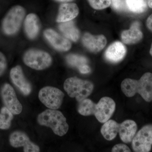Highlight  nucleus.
Returning a JSON list of instances; mask_svg holds the SVG:
<instances>
[{
  "label": "nucleus",
  "instance_id": "1",
  "mask_svg": "<svg viewBox=\"0 0 152 152\" xmlns=\"http://www.w3.org/2000/svg\"><path fill=\"white\" fill-rule=\"evenodd\" d=\"M115 101L109 97H104L96 104L90 99H86L79 102L77 111L82 115H94L101 123L108 121L115 110Z\"/></svg>",
  "mask_w": 152,
  "mask_h": 152
},
{
  "label": "nucleus",
  "instance_id": "2",
  "mask_svg": "<svg viewBox=\"0 0 152 152\" xmlns=\"http://www.w3.org/2000/svg\"><path fill=\"white\" fill-rule=\"evenodd\" d=\"M121 88L123 93L128 97H132L139 94L146 102L152 101V74H144L138 80L129 78L122 82Z\"/></svg>",
  "mask_w": 152,
  "mask_h": 152
},
{
  "label": "nucleus",
  "instance_id": "3",
  "mask_svg": "<svg viewBox=\"0 0 152 152\" xmlns=\"http://www.w3.org/2000/svg\"><path fill=\"white\" fill-rule=\"evenodd\" d=\"M38 123L41 126L51 128L57 135H65L69 130L66 119L60 111L48 109L38 115Z\"/></svg>",
  "mask_w": 152,
  "mask_h": 152
},
{
  "label": "nucleus",
  "instance_id": "4",
  "mask_svg": "<svg viewBox=\"0 0 152 152\" xmlns=\"http://www.w3.org/2000/svg\"><path fill=\"white\" fill-rule=\"evenodd\" d=\"M64 88L71 98H75L78 102L86 99L92 93L94 84L91 82L76 77L67 79Z\"/></svg>",
  "mask_w": 152,
  "mask_h": 152
},
{
  "label": "nucleus",
  "instance_id": "5",
  "mask_svg": "<svg viewBox=\"0 0 152 152\" xmlns=\"http://www.w3.org/2000/svg\"><path fill=\"white\" fill-rule=\"evenodd\" d=\"M25 64L36 70H42L51 65L53 59L48 53L38 49L28 50L23 56Z\"/></svg>",
  "mask_w": 152,
  "mask_h": 152
},
{
  "label": "nucleus",
  "instance_id": "6",
  "mask_svg": "<svg viewBox=\"0 0 152 152\" xmlns=\"http://www.w3.org/2000/svg\"><path fill=\"white\" fill-rule=\"evenodd\" d=\"M26 14L25 9L22 6H14L7 13L2 23L3 31L7 35L16 34L24 19Z\"/></svg>",
  "mask_w": 152,
  "mask_h": 152
},
{
  "label": "nucleus",
  "instance_id": "7",
  "mask_svg": "<svg viewBox=\"0 0 152 152\" xmlns=\"http://www.w3.org/2000/svg\"><path fill=\"white\" fill-rule=\"evenodd\" d=\"M64 94L55 87L46 86L40 90L39 98L41 102L49 109L57 110L62 104Z\"/></svg>",
  "mask_w": 152,
  "mask_h": 152
},
{
  "label": "nucleus",
  "instance_id": "8",
  "mask_svg": "<svg viewBox=\"0 0 152 152\" xmlns=\"http://www.w3.org/2000/svg\"><path fill=\"white\" fill-rule=\"evenodd\" d=\"M132 147L136 152H148L152 145V124L144 126L134 137Z\"/></svg>",
  "mask_w": 152,
  "mask_h": 152
},
{
  "label": "nucleus",
  "instance_id": "9",
  "mask_svg": "<svg viewBox=\"0 0 152 152\" xmlns=\"http://www.w3.org/2000/svg\"><path fill=\"white\" fill-rule=\"evenodd\" d=\"M1 94L3 103L13 115H19L23 110V106L17 98L12 87L8 83L5 84L1 89Z\"/></svg>",
  "mask_w": 152,
  "mask_h": 152
},
{
  "label": "nucleus",
  "instance_id": "10",
  "mask_svg": "<svg viewBox=\"0 0 152 152\" xmlns=\"http://www.w3.org/2000/svg\"><path fill=\"white\" fill-rule=\"evenodd\" d=\"M10 142L14 148L23 147L25 152H39V147L30 140L27 135L21 131H15L10 137Z\"/></svg>",
  "mask_w": 152,
  "mask_h": 152
},
{
  "label": "nucleus",
  "instance_id": "11",
  "mask_svg": "<svg viewBox=\"0 0 152 152\" xmlns=\"http://www.w3.org/2000/svg\"><path fill=\"white\" fill-rule=\"evenodd\" d=\"M10 75L13 83L23 94L27 96L31 94L32 89L31 85L25 77L20 66L12 68Z\"/></svg>",
  "mask_w": 152,
  "mask_h": 152
},
{
  "label": "nucleus",
  "instance_id": "12",
  "mask_svg": "<svg viewBox=\"0 0 152 152\" xmlns=\"http://www.w3.org/2000/svg\"><path fill=\"white\" fill-rule=\"evenodd\" d=\"M45 38L49 43L60 51H67L70 49L72 45L66 38L63 37L52 29H47L44 33Z\"/></svg>",
  "mask_w": 152,
  "mask_h": 152
},
{
  "label": "nucleus",
  "instance_id": "13",
  "mask_svg": "<svg viewBox=\"0 0 152 152\" xmlns=\"http://www.w3.org/2000/svg\"><path fill=\"white\" fill-rule=\"evenodd\" d=\"M79 12L78 7L75 3H62L59 7L57 22L61 23L71 21L77 16Z\"/></svg>",
  "mask_w": 152,
  "mask_h": 152
},
{
  "label": "nucleus",
  "instance_id": "14",
  "mask_svg": "<svg viewBox=\"0 0 152 152\" xmlns=\"http://www.w3.org/2000/svg\"><path fill=\"white\" fill-rule=\"evenodd\" d=\"M82 42L90 51L97 53L104 48L107 44V39L104 36H93L86 33L83 36Z\"/></svg>",
  "mask_w": 152,
  "mask_h": 152
},
{
  "label": "nucleus",
  "instance_id": "15",
  "mask_svg": "<svg viewBox=\"0 0 152 152\" xmlns=\"http://www.w3.org/2000/svg\"><path fill=\"white\" fill-rule=\"evenodd\" d=\"M137 129V126L134 121L127 120L120 124L118 133L121 140L125 143L132 141Z\"/></svg>",
  "mask_w": 152,
  "mask_h": 152
},
{
  "label": "nucleus",
  "instance_id": "16",
  "mask_svg": "<svg viewBox=\"0 0 152 152\" xmlns=\"http://www.w3.org/2000/svg\"><path fill=\"white\" fill-rule=\"evenodd\" d=\"M126 52V50L124 44L120 42H116L106 50L105 56L111 62H118L124 58Z\"/></svg>",
  "mask_w": 152,
  "mask_h": 152
},
{
  "label": "nucleus",
  "instance_id": "17",
  "mask_svg": "<svg viewBox=\"0 0 152 152\" xmlns=\"http://www.w3.org/2000/svg\"><path fill=\"white\" fill-rule=\"evenodd\" d=\"M40 22L36 14H28L25 19L24 30L28 37L34 39L37 37L40 31Z\"/></svg>",
  "mask_w": 152,
  "mask_h": 152
},
{
  "label": "nucleus",
  "instance_id": "18",
  "mask_svg": "<svg viewBox=\"0 0 152 152\" xmlns=\"http://www.w3.org/2000/svg\"><path fill=\"white\" fill-rule=\"evenodd\" d=\"M142 33L140 29L139 22L133 23L129 30L124 31L121 34V39L127 44H135L142 39Z\"/></svg>",
  "mask_w": 152,
  "mask_h": 152
},
{
  "label": "nucleus",
  "instance_id": "19",
  "mask_svg": "<svg viewBox=\"0 0 152 152\" xmlns=\"http://www.w3.org/2000/svg\"><path fill=\"white\" fill-rule=\"evenodd\" d=\"M59 29L64 35L68 39L77 42L80 37V32L72 21L61 23L58 26Z\"/></svg>",
  "mask_w": 152,
  "mask_h": 152
},
{
  "label": "nucleus",
  "instance_id": "20",
  "mask_svg": "<svg viewBox=\"0 0 152 152\" xmlns=\"http://www.w3.org/2000/svg\"><path fill=\"white\" fill-rule=\"evenodd\" d=\"M119 125L115 121L109 120L102 126L101 134L107 140H113L118 133Z\"/></svg>",
  "mask_w": 152,
  "mask_h": 152
},
{
  "label": "nucleus",
  "instance_id": "21",
  "mask_svg": "<svg viewBox=\"0 0 152 152\" xmlns=\"http://www.w3.org/2000/svg\"><path fill=\"white\" fill-rule=\"evenodd\" d=\"M128 10L136 13H141L146 10L145 0H125Z\"/></svg>",
  "mask_w": 152,
  "mask_h": 152
},
{
  "label": "nucleus",
  "instance_id": "22",
  "mask_svg": "<svg viewBox=\"0 0 152 152\" xmlns=\"http://www.w3.org/2000/svg\"><path fill=\"white\" fill-rule=\"evenodd\" d=\"M13 115L6 107L2 108L0 113V129L6 130L10 128L13 118Z\"/></svg>",
  "mask_w": 152,
  "mask_h": 152
},
{
  "label": "nucleus",
  "instance_id": "23",
  "mask_svg": "<svg viewBox=\"0 0 152 152\" xmlns=\"http://www.w3.org/2000/svg\"><path fill=\"white\" fill-rule=\"evenodd\" d=\"M66 61L69 65L77 68L86 64L88 62V59L83 56L73 54L68 55L66 57Z\"/></svg>",
  "mask_w": 152,
  "mask_h": 152
},
{
  "label": "nucleus",
  "instance_id": "24",
  "mask_svg": "<svg viewBox=\"0 0 152 152\" xmlns=\"http://www.w3.org/2000/svg\"><path fill=\"white\" fill-rule=\"evenodd\" d=\"M88 1L92 7L97 10L105 9L111 4V0H88Z\"/></svg>",
  "mask_w": 152,
  "mask_h": 152
},
{
  "label": "nucleus",
  "instance_id": "25",
  "mask_svg": "<svg viewBox=\"0 0 152 152\" xmlns=\"http://www.w3.org/2000/svg\"><path fill=\"white\" fill-rule=\"evenodd\" d=\"M112 7L115 10L123 12L128 10L124 0H111Z\"/></svg>",
  "mask_w": 152,
  "mask_h": 152
},
{
  "label": "nucleus",
  "instance_id": "26",
  "mask_svg": "<svg viewBox=\"0 0 152 152\" xmlns=\"http://www.w3.org/2000/svg\"><path fill=\"white\" fill-rule=\"evenodd\" d=\"M113 152H130L131 150L128 146L124 144H118L115 145L112 149Z\"/></svg>",
  "mask_w": 152,
  "mask_h": 152
},
{
  "label": "nucleus",
  "instance_id": "27",
  "mask_svg": "<svg viewBox=\"0 0 152 152\" xmlns=\"http://www.w3.org/2000/svg\"><path fill=\"white\" fill-rule=\"evenodd\" d=\"M7 67V61L5 57L0 52V76L2 75Z\"/></svg>",
  "mask_w": 152,
  "mask_h": 152
},
{
  "label": "nucleus",
  "instance_id": "28",
  "mask_svg": "<svg viewBox=\"0 0 152 152\" xmlns=\"http://www.w3.org/2000/svg\"><path fill=\"white\" fill-rule=\"evenodd\" d=\"M78 69L80 72L82 74H86L89 73L91 72V68L87 64H84L79 67Z\"/></svg>",
  "mask_w": 152,
  "mask_h": 152
},
{
  "label": "nucleus",
  "instance_id": "29",
  "mask_svg": "<svg viewBox=\"0 0 152 152\" xmlns=\"http://www.w3.org/2000/svg\"><path fill=\"white\" fill-rule=\"evenodd\" d=\"M147 26L148 28L152 31V14L147 19Z\"/></svg>",
  "mask_w": 152,
  "mask_h": 152
},
{
  "label": "nucleus",
  "instance_id": "30",
  "mask_svg": "<svg viewBox=\"0 0 152 152\" xmlns=\"http://www.w3.org/2000/svg\"><path fill=\"white\" fill-rule=\"evenodd\" d=\"M55 1L59 2L64 3L70 2L72 1H74V0H55Z\"/></svg>",
  "mask_w": 152,
  "mask_h": 152
},
{
  "label": "nucleus",
  "instance_id": "31",
  "mask_svg": "<svg viewBox=\"0 0 152 152\" xmlns=\"http://www.w3.org/2000/svg\"><path fill=\"white\" fill-rule=\"evenodd\" d=\"M147 4L150 8H152V0H145Z\"/></svg>",
  "mask_w": 152,
  "mask_h": 152
},
{
  "label": "nucleus",
  "instance_id": "32",
  "mask_svg": "<svg viewBox=\"0 0 152 152\" xmlns=\"http://www.w3.org/2000/svg\"><path fill=\"white\" fill-rule=\"evenodd\" d=\"M150 54L152 56V44L151 45V50H150Z\"/></svg>",
  "mask_w": 152,
  "mask_h": 152
}]
</instances>
